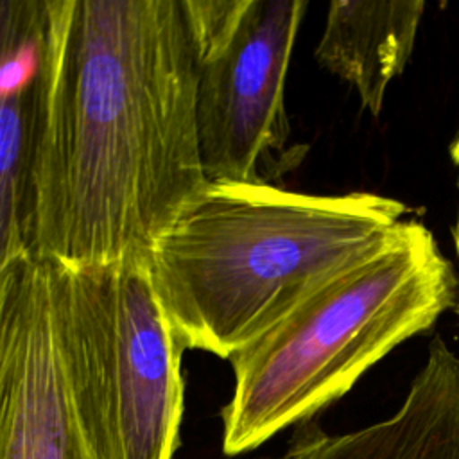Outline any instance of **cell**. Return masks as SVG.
<instances>
[{
  "instance_id": "6da1fadb",
  "label": "cell",
  "mask_w": 459,
  "mask_h": 459,
  "mask_svg": "<svg viewBox=\"0 0 459 459\" xmlns=\"http://www.w3.org/2000/svg\"><path fill=\"white\" fill-rule=\"evenodd\" d=\"M197 77L188 0H48L30 255L149 262L206 183Z\"/></svg>"
},
{
  "instance_id": "7a4b0ae2",
  "label": "cell",
  "mask_w": 459,
  "mask_h": 459,
  "mask_svg": "<svg viewBox=\"0 0 459 459\" xmlns=\"http://www.w3.org/2000/svg\"><path fill=\"white\" fill-rule=\"evenodd\" d=\"M407 210L373 192L314 195L206 181L154 242L149 276L183 348L230 360L380 251Z\"/></svg>"
},
{
  "instance_id": "3957f363",
  "label": "cell",
  "mask_w": 459,
  "mask_h": 459,
  "mask_svg": "<svg viewBox=\"0 0 459 459\" xmlns=\"http://www.w3.org/2000/svg\"><path fill=\"white\" fill-rule=\"evenodd\" d=\"M459 299V276L420 221H402L375 255L333 276L230 362L221 411L226 455L249 452L346 394L391 350Z\"/></svg>"
},
{
  "instance_id": "277c9868",
  "label": "cell",
  "mask_w": 459,
  "mask_h": 459,
  "mask_svg": "<svg viewBox=\"0 0 459 459\" xmlns=\"http://www.w3.org/2000/svg\"><path fill=\"white\" fill-rule=\"evenodd\" d=\"M56 271L68 382L90 459H174L183 344L143 258Z\"/></svg>"
},
{
  "instance_id": "5b68a950",
  "label": "cell",
  "mask_w": 459,
  "mask_h": 459,
  "mask_svg": "<svg viewBox=\"0 0 459 459\" xmlns=\"http://www.w3.org/2000/svg\"><path fill=\"white\" fill-rule=\"evenodd\" d=\"M305 0H188L197 45L195 124L206 181L271 183L289 138L285 81Z\"/></svg>"
},
{
  "instance_id": "8992f818",
  "label": "cell",
  "mask_w": 459,
  "mask_h": 459,
  "mask_svg": "<svg viewBox=\"0 0 459 459\" xmlns=\"http://www.w3.org/2000/svg\"><path fill=\"white\" fill-rule=\"evenodd\" d=\"M57 264L30 253L0 265V455L90 459L61 342Z\"/></svg>"
},
{
  "instance_id": "52a82bcc",
  "label": "cell",
  "mask_w": 459,
  "mask_h": 459,
  "mask_svg": "<svg viewBox=\"0 0 459 459\" xmlns=\"http://www.w3.org/2000/svg\"><path fill=\"white\" fill-rule=\"evenodd\" d=\"M48 0L0 2V265L29 253Z\"/></svg>"
},
{
  "instance_id": "ba28073f",
  "label": "cell",
  "mask_w": 459,
  "mask_h": 459,
  "mask_svg": "<svg viewBox=\"0 0 459 459\" xmlns=\"http://www.w3.org/2000/svg\"><path fill=\"white\" fill-rule=\"evenodd\" d=\"M262 459H459V355L436 335L393 416L346 434H328L312 418L283 454Z\"/></svg>"
},
{
  "instance_id": "9c48e42d",
  "label": "cell",
  "mask_w": 459,
  "mask_h": 459,
  "mask_svg": "<svg viewBox=\"0 0 459 459\" xmlns=\"http://www.w3.org/2000/svg\"><path fill=\"white\" fill-rule=\"evenodd\" d=\"M423 11L421 0H333L316 59L350 82L362 108L378 117L387 86L412 56Z\"/></svg>"
},
{
  "instance_id": "30bf717a",
  "label": "cell",
  "mask_w": 459,
  "mask_h": 459,
  "mask_svg": "<svg viewBox=\"0 0 459 459\" xmlns=\"http://www.w3.org/2000/svg\"><path fill=\"white\" fill-rule=\"evenodd\" d=\"M450 160H452V163L459 169V133H457V136L452 140V145H450ZM452 237H454L455 253H457V256H459V208H457V217H455V224H454V230H452Z\"/></svg>"
},
{
  "instance_id": "8fae6325",
  "label": "cell",
  "mask_w": 459,
  "mask_h": 459,
  "mask_svg": "<svg viewBox=\"0 0 459 459\" xmlns=\"http://www.w3.org/2000/svg\"><path fill=\"white\" fill-rule=\"evenodd\" d=\"M454 314H455V317H457V321H459V299H457V303H455V307H454Z\"/></svg>"
}]
</instances>
